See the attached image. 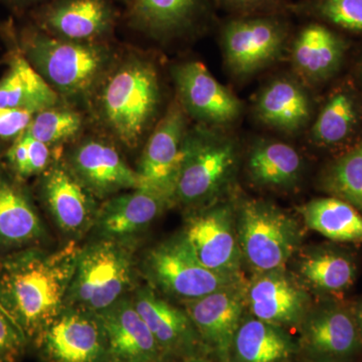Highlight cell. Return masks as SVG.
Segmentation results:
<instances>
[{"label": "cell", "mask_w": 362, "mask_h": 362, "mask_svg": "<svg viewBox=\"0 0 362 362\" xmlns=\"http://www.w3.org/2000/svg\"><path fill=\"white\" fill-rule=\"evenodd\" d=\"M80 251L71 240L56 251L33 246L0 258V308L28 344L35 345L65 309Z\"/></svg>", "instance_id": "1"}, {"label": "cell", "mask_w": 362, "mask_h": 362, "mask_svg": "<svg viewBox=\"0 0 362 362\" xmlns=\"http://www.w3.org/2000/svg\"><path fill=\"white\" fill-rule=\"evenodd\" d=\"M160 103L156 69L148 61L130 58L108 74L98 98L100 119L108 132L135 148L156 118Z\"/></svg>", "instance_id": "2"}, {"label": "cell", "mask_w": 362, "mask_h": 362, "mask_svg": "<svg viewBox=\"0 0 362 362\" xmlns=\"http://www.w3.org/2000/svg\"><path fill=\"white\" fill-rule=\"evenodd\" d=\"M21 45L25 58L47 84L58 94L70 98L92 92L110 62V49L102 42L58 39L37 26L23 28Z\"/></svg>", "instance_id": "3"}, {"label": "cell", "mask_w": 362, "mask_h": 362, "mask_svg": "<svg viewBox=\"0 0 362 362\" xmlns=\"http://www.w3.org/2000/svg\"><path fill=\"white\" fill-rule=\"evenodd\" d=\"M135 243L95 239L78 252L66 306L99 313L134 287Z\"/></svg>", "instance_id": "4"}, {"label": "cell", "mask_w": 362, "mask_h": 362, "mask_svg": "<svg viewBox=\"0 0 362 362\" xmlns=\"http://www.w3.org/2000/svg\"><path fill=\"white\" fill-rule=\"evenodd\" d=\"M237 144L228 136L199 128L185 136L175 185V202L204 206L221 194L235 173Z\"/></svg>", "instance_id": "5"}, {"label": "cell", "mask_w": 362, "mask_h": 362, "mask_svg": "<svg viewBox=\"0 0 362 362\" xmlns=\"http://www.w3.org/2000/svg\"><path fill=\"white\" fill-rule=\"evenodd\" d=\"M237 232L243 259L255 274L285 269L302 243L297 221L280 207L262 199L243 202Z\"/></svg>", "instance_id": "6"}, {"label": "cell", "mask_w": 362, "mask_h": 362, "mask_svg": "<svg viewBox=\"0 0 362 362\" xmlns=\"http://www.w3.org/2000/svg\"><path fill=\"white\" fill-rule=\"evenodd\" d=\"M141 269L152 289L182 303L243 280L242 276L223 275L206 268L182 233L150 249Z\"/></svg>", "instance_id": "7"}, {"label": "cell", "mask_w": 362, "mask_h": 362, "mask_svg": "<svg viewBox=\"0 0 362 362\" xmlns=\"http://www.w3.org/2000/svg\"><path fill=\"white\" fill-rule=\"evenodd\" d=\"M282 14L232 16L221 28L226 63L237 77H250L276 61L290 39Z\"/></svg>", "instance_id": "8"}, {"label": "cell", "mask_w": 362, "mask_h": 362, "mask_svg": "<svg viewBox=\"0 0 362 362\" xmlns=\"http://www.w3.org/2000/svg\"><path fill=\"white\" fill-rule=\"evenodd\" d=\"M44 362H110L96 313L65 307L35 344Z\"/></svg>", "instance_id": "9"}, {"label": "cell", "mask_w": 362, "mask_h": 362, "mask_svg": "<svg viewBox=\"0 0 362 362\" xmlns=\"http://www.w3.org/2000/svg\"><path fill=\"white\" fill-rule=\"evenodd\" d=\"M182 233L206 268L223 275L240 276L243 256L230 204H211L195 211L187 218Z\"/></svg>", "instance_id": "10"}, {"label": "cell", "mask_w": 362, "mask_h": 362, "mask_svg": "<svg viewBox=\"0 0 362 362\" xmlns=\"http://www.w3.org/2000/svg\"><path fill=\"white\" fill-rule=\"evenodd\" d=\"M244 281L226 286L192 301L183 302L204 349L221 362H230V352L247 306Z\"/></svg>", "instance_id": "11"}, {"label": "cell", "mask_w": 362, "mask_h": 362, "mask_svg": "<svg viewBox=\"0 0 362 362\" xmlns=\"http://www.w3.org/2000/svg\"><path fill=\"white\" fill-rule=\"evenodd\" d=\"M299 326L300 349L312 362H349L361 349L356 316L340 305L310 309Z\"/></svg>", "instance_id": "12"}, {"label": "cell", "mask_w": 362, "mask_h": 362, "mask_svg": "<svg viewBox=\"0 0 362 362\" xmlns=\"http://www.w3.org/2000/svg\"><path fill=\"white\" fill-rule=\"evenodd\" d=\"M42 195L52 220L71 240L92 232L100 206L68 164L54 162L42 173Z\"/></svg>", "instance_id": "13"}, {"label": "cell", "mask_w": 362, "mask_h": 362, "mask_svg": "<svg viewBox=\"0 0 362 362\" xmlns=\"http://www.w3.org/2000/svg\"><path fill=\"white\" fill-rule=\"evenodd\" d=\"M175 204L170 195L139 187L116 194L100 204L92 228L95 239L135 243L166 209Z\"/></svg>", "instance_id": "14"}, {"label": "cell", "mask_w": 362, "mask_h": 362, "mask_svg": "<svg viewBox=\"0 0 362 362\" xmlns=\"http://www.w3.org/2000/svg\"><path fill=\"white\" fill-rule=\"evenodd\" d=\"M187 134V112L176 100L157 124L143 151L137 169L141 187L170 195L175 201L176 176Z\"/></svg>", "instance_id": "15"}, {"label": "cell", "mask_w": 362, "mask_h": 362, "mask_svg": "<svg viewBox=\"0 0 362 362\" xmlns=\"http://www.w3.org/2000/svg\"><path fill=\"white\" fill-rule=\"evenodd\" d=\"M116 20L110 0H49L35 13L40 30L71 42H101L113 32Z\"/></svg>", "instance_id": "16"}, {"label": "cell", "mask_w": 362, "mask_h": 362, "mask_svg": "<svg viewBox=\"0 0 362 362\" xmlns=\"http://www.w3.org/2000/svg\"><path fill=\"white\" fill-rule=\"evenodd\" d=\"M173 78L178 101L187 114L213 126L235 122L242 113V103L221 84L201 62L175 66Z\"/></svg>", "instance_id": "17"}, {"label": "cell", "mask_w": 362, "mask_h": 362, "mask_svg": "<svg viewBox=\"0 0 362 362\" xmlns=\"http://www.w3.org/2000/svg\"><path fill=\"white\" fill-rule=\"evenodd\" d=\"M131 298L153 335L164 361L170 357L183 359L201 356L202 349L206 350L185 309L162 299L149 285L137 288Z\"/></svg>", "instance_id": "18"}, {"label": "cell", "mask_w": 362, "mask_h": 362, "mask_svg": "<svg viewBox=\"0 0 362 362\" xmlns=\"http://www.w3.org/2000/svg\"><path fill=\"white\" fill-rule=\"evenodd\" d=\"M128 23L159 40L201 32L214 18V0H131Z\"/></svg>", "instance_id": "19"}, {"label": "cell", "mask_w": 362, "mask_h": 362, "mask_svg": "<svg viewBox=\"0 0 362 362\" xmlns=\"http://www.w3.org/2000/svg\"><path fill=\"white\" fill-rule=\"evenodd\" d=\"M246 298L252 316L280 327L300 325L311 309L308 292L285 269L255 274Z\"/></svg>", "instance_id": "20"}, {"label": "cell", "mask_w": 362, "mask_h": 362, "mask_svg": "<svg viewBox=\"0 0 362 362\" xmlns=\"http://www.w3.org/2000/svg\"><path fill=\"white\" fill-rule=\"evenodd\" d=\"M68 165L78 180L100 199L141 187L137 170L124 161L115 147L102 140L81 143L71 153Z\"/></svg>", "instance_id": "21"}, {"label": "cell", "mask_w": 362, "mask_h": 362, "mask_svg": "<svg viewBox=\"0 0 362 362\" xmlns=\"http://www.w3.org/2000/svg\"><path fill=\"white\" fill-rule=\"evenodd\" d=\"M96 314L106 335L110 362L164 361L148 326L136 310L132 298L124 297Z\"/></svg>", "instance_id": "22"}, {"label": "cell", "mask_w": 362, "mask_h": 362, "mask_svg": "<svg viewBox=\"0 0 362 362\" xmlns=\"http://www.w3.org/2000/svg\"><path fill=\"white\" fill-rule=\"evenodd\" d=\"M347 49L346 40L332 28L311 21L293 39V66L306 82L320 84L339 71Z\"/></svg>", "instance_id": "23"}, {"label": "cell", "mask_w": 362, "mask_h": 362, "mask_svg": "<svg viewBox=\"0 0 362 362\" xmlns=\"http://www.w3.org/2000/svg\"><path fill=\"white\" fill-rule=\"evenodd\" d=\"M45 233L42 220L25 188L0 171V249L14 252L39 246Z\"/></svg>", "instance_id": "24"}, {"label": "cell", "mask_w": 362, "mask_h": 362, "mask_svg": "<svg viewBox=\"0 0 362 362\" xmlns=\"http://www.w3.org/2000/svg\"><path fill=\"white\" fill-rule=\"evenodd\" d=\"M256 113L259 120L269 127L294 134L303 129L310 121V98L296 81L277 78L259 93Z\"/></svg>", "instance_id": "25"}, {"label": "cell", "mask_w": 362, "mask_h": 362, "mask_svg": "<svg viewBox=\"0 0 362 362\" xmlns=\"http://www.w3.org/2000/svg\"><path fill=\"white\" fill-rule=\"evenodd\" d=\"M249 177L258 187L290 189L299 182L303 160L294 147L278 140L255 142L247 159Z\"/></svg>", "instance_id": "26"}, {"label": "cell", "mask_w": 362, "mask_h": 362, "mask_svg": "<svg viewBox=\"0 0 362 362\" xmlns=\"http://www.w3.org/2000/svg\"><path fill=\"white\" fill-rule=\"evenodd\" d=\"M59 94L28 63L25 56L16 54L0 80V108L18 109L39 113L58 106Z\"/></svg>", "instance_id": "27"}, {"label": "cell", "mask_w": 362, "mask_h": 362, "mask_svg": "<svg viewBox=\"0 0 362 362\" xmlns=\"http://www.w3.org/2000/svg\"><path fill=\"white\" fill-rule=\"evenodd\" d=\"M362 121V105L356 90L342 86L333 90L319 111L310 139L320 147H337L354 135Z\"/></svg>", "instance_id": "28"}, {"label": "cell", "mask_w": 362, "mask_h": 362, "mask_svg": "<svg viewBox=\"0 0 362 362\" xmlns=\"http://www.w3.org/2000/svg\"><path fill=\"white\" fill-rule=\"evenodd\" d=\"M296 345L280 326L256 317L243 318L233 338L230 361L233 362H285L294 354Z\"/></svg>", "instance_id": "29"}, {"label": "cell", "mask_w": 362, "mask_h": 362, "mask_svg": "<svg viewBox=\"0 0 362 362\" xmlns=\"http://www.w3.org/2000/svg\"><path fill=\"white\" fill-rule=\"evenodd\" d=\"M305 225L337 242L362 243V214L337 197L314 199L300 207Z\"/></svg>", "instance_id": "30"}, {"label": "cell", "mask_w": 362, "mask_h": 362, "mask_svg": "<svg viewBox=\"0 0 362 362\" xmlns=\"http://www.w3.org/2000/svg\"><path fill=\"white\" fill-rule=\"evenodd\" d=\"M299 273L312 289L325 294H340L354 284L356 265L343 252L318 249L302 256Z\"/></svg>", "instance_id": "31"}, {"label": "cell", "mask_w": 362, "mask_h": 362, "mask_svg": "<svg viewBox=\"0 0 362 362\" xmlns=\"http://www.w3.org/2000/svg\"><path fill=\"white\" fill-rule=\"evenodd\" d=\"M321 185L333 197L362 213V140L329 164Z\"/></svg>", "instance_id": "32"}, {"label": "cell", "mask_w": 362, "mask_h": 362, "mask_svg": "<svg viewBox=\"0 0 362 362\" xmlns=\"http://www.w3.org/2000/svg\"><path fill=\"white\" fill-rule=\"evenodd\" d=\"M292 13L330 28L362 35V0H301Z\"/></svg>", "instance_id": "33"}, {"label": "cell", "mask_w": 362, "mask_h": 362, "mask_svg": "<svg viewBox=\"0 0 362 362\" xmlns=\"http://www.w3.org/2000/svg\"><path fill=\"white\" fill-rule=\"evenodd\" d=\"M82 126L83 118L78 112L54 106L35 113L25 133L52 146L73 139Z\"/></svg>", "instance_id": "34"}, {"label": "cell", "mask_w": 362, "mask_h": 362, "mask_svg": "<svg viewBox=\"0 0 362 362\" xmlns=\"http://www.w3.org/2000/svg\"><path fill=\"white\" fill-rule=\"evenodd\" d=\"M216 6L230 11L233 16H269L292 13L287 0H214Z\"/></svg>", "instance_id": "35"}, {"label": "cell", "mask_w": 362, "mask_h": 362, "mask_svg": "<svg viewBox=\"0 0 362 362\" xmlns=\"http://www.w3.org/2000/svg\"><path fill=\"white\" fill-rule=\"evenodd\" d=\"M18 326L0 308V362H18L28 346Z\"/></svg>", "instance_id": "36"}, {"label": "cell", "mask_w": 362, "mask_h": 362, "mask_svg": "<svg viewBox=\"0 0 362 362\" xmlns=\"http://www.w3.org/2000/svg\"><path fill=\"white\" fill-rule=\"evenodd\" d=\"M33 116L32 112L0 108V138L16 140L28 129Z\"/></svg>", "instance_id": "37"}, {"label": "cell", "mask_w": 362, "mask_h": 362, "mask_svg": "<svg viewBox=\"0 0 362 362\" xmlns=\"http://www.w3.org/2000/svg\"><path fill=\"white\" fill-rule=\"evenodd\" d=\"M28 153V177L45 173L51 166L52 152L49 145L40 142L25 132Z\"/></svg>", "instance_id": "38"}, {"label": "cell", "mask_w": 362, "mask_h": 362, "mask_svg": "<svg viewBox=\"0 0 362 362\" xmlns=\"http://www.w3.org/2000/svg\"><path fill=\"white\" fill-rule=\"evenodd\" d=\"M6 157L16 176L28 178V153L25 133L14 140L11 148L7 150Z\"/></svg>", "instance_id": "39"}, {"label": "cell", "mask_w": 362, "mask_h": 362, "mask_svg": "<svg viewBox=\"0 0 362 362\" xmlns=\"http://www.w3.org/2000/svg\"><path fill=\"white\" fill-rule=\"evenodd\" d=\"M7 6H11L16 11H23L28 7L37 6L47 0H2Z\"/></svg>", "instance_id": "40"}, {"label": "cell", "mask_w": 362, "mask_h": 362, "mask_svg": "<svg viewBox=\"0 0 362 362\" xmlns=\"http://www.w3.org/2000/svg\"><path fill=\"white\" fill-rule=\"evenodd\" d=\"M178 362H213L209 361V359L206 358V357L202 356H195L192 357H187V358L180 359V361Z\"/></svg>", "instance_id": "41"}, {"label": "cell", "mask_w": 362, "mask_h": 362, "mask_svg": "<svg viewBox=\"0 0 362 362\" xmlns=\"http://www.w3.org/2000/svg\"><path fill=\"white\" fill-rule=\"evenodd\" d=\"M356 319L357 326H358L359 332H361L362 337V303L359 304V306L357 307Z\"/></svg>", "instance_id": "42"}, {"label": "cell", "mask_w": 362, "mask_h": 362, "mask_svg": "<svg viewBox=\"0 0 362 362\" xmlns=\"http://www.w3.org/2000/svg\"><path fill=\"white\" fill-rule=\"evenodd\" d=\"M361 83H362V65H361Z\"/></svg>", "instance_id": "43"}, {"label": "cell", "mask_w": 362, "mask_h": 362, "mask_svg": "<svg viewBox=\"0 0 362 362\" xmlns=\"http://www.w3.org/2000/svg\"><path fill=\"white\" fill-rule=\"evenodd\" d=\"M126 1H128V4L131 1V0H126Z\"/></svg>", "instance_id": "44"}, {"label": "cell", "mask_w": 362, "mask_h": 362, "mask_svg": "<svg viewBox=\"0 0 362 362\" xmlns=\"http://www.w3.org/2000/svg\"><path fill=\"white\" fill-rule=\"evenodd\" d=\"M156 362H166L165 361H156Z\"/></svg>", "instance_id": "45"}]
</instances>
